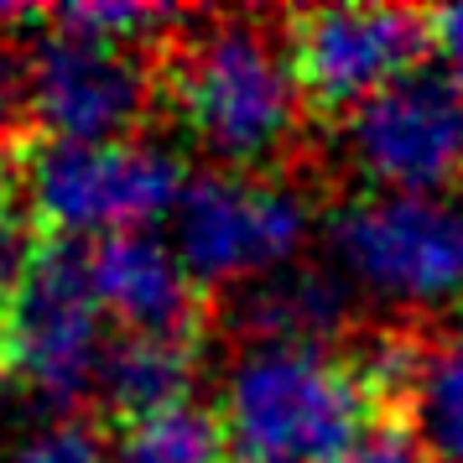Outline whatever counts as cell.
Wrapping results in <instances>:
<instances>
[{"label":"cell","instance_id":"17","mask_svg":"<svg viewBox=\"0 0 463 463\" xmlns=\"http://www.w3.org/2000/svg\"><path fill=\"white\" fill-rule=\"evenodd\" d=\"M11 26H16V16L0 11V146L26 120V52L11 37Z\"/></svg>","mask_w":463,"mask_h":463},{"label":"cell","instance_id":"10","mask_svg":"<svg viewBox=\"0 0 463 463\" xmlns=\"http://www.w3.org/2000/svg\"><path fill=\"white\" fill-rule=\"evenodd\" d=\"M89 287L105 307L109 328L120 334H193L198 281L167 234H115L84 250Z\"/></svg>","mask_w":463,"mask_h":463},{"label":"cell","instance_id":"18","mask_svg":"<svg viewBox=\"0 0 463 463\" xmlns=\"http://www.w3.org/2000/svg\"><path fill=\"white\" fill-rule=\"evenodd\" d=\"M32 266H37V250H32L26 230L16 224V219L0 213V323H5V313H11V302L22 297Z\"/></svg>","mask_w":463,"mask_h":463},{"label":"cell","instance_id":"2","mask_svg":"<svg viewBox=\"0 0 463 463\" xmlns=\"http://www.w3.org/2000/svg\"><path fill=\"white\" fill-rule=\"evenodd\" d=\"M172 115L219 172H266L292 151L302 130V79L287 32L219 16L183 37L167 73Z\"/></svg>","mask_w":463,"mask_h":463},{"label":"cell","instance_id":"9","mask_svg":"<svg viewBox=\"0 0 463 463\" xmlns=\"http://www.w3.org/2000/svg\"><path fill=\"white\" fill-rule=\"evenodd\" d=\"M427 47L432 16L406 5H317L287 22V52L307 105L338 115L421 73Z\"/></svg>","mask_w":463,"mask_h":463},{"label":"cell","instance_id":"4","mask_svg":"<svg viewBox=\"0 0 463 463\" xmlns=\"http://www.w3.org/2000/svg\"><path fill=\"white\" fill-rule=\"evenodd\" d=\"M188 188L183 156L151 136L130 141H43L26 156L22 193L32 219H43L63 245H99L115 234H141L172 219Z\"/></svg>","mask_w":463,"mask_h":463},{"label":"cell","instance_id":"8","mask_svg":"<svg viewBox=\"0 0 463 463\" xmlns=\"http://www.w3.org/2000/svg\"><path fill=\"white\" fill-rule=\"evenodd\" d=\"M338 151L364 193H448L463 172V94L453 79L411 73L344 115Z\"/></svg>","mask_w":463,"mask_h":463},{"label":"cell","instance_id":"15","mask_svg":"<svg viewBox=\"0 0 463 463\" xmlns=\"http://www.w3.org/2000/svg\"><path fill=\"white\" fill-rule=\"evenodd\" d=\"M0 463H115V442L73 411H43L0 442Z\"/></svg>","mask_w":463,"mask_h":463},{"label":"cell","instance_id":"5","mask_svg":"<svg viewBox=\"0 0 463 463\" xmlns=\"http://www.w3.org/2000/svg\"><path fill=\"white\" fill-rule=\"evenodd\" d=\"M313 198L281 172H198L167 219L172 250L198 287L245 292L307 260Z\"/></svg>","mask_w":463,"mask_h":463},{"label":"cell","instance_id":"7","mask_svg":"<svg viewBox=\"0 0 463 463\" xmlns=\"http://www.w3.org/2000/svg\"><path fill=\"white\" fill-rule=\"evenodd\" d=\"M156 109V73L136 47L52 26L26 52V120L43 141H130Z\"/></svg>","mask_w":463,"mask_h":463},{"label":"cell","instance_id":"3","mask_svg":"<svg viewBox=\"0 0 463 463\" xmlns=\"http://www.w3.org/2000/svg\"><path fill=\"white\" fill-rule=\"evenodd\" d=\"M328 266L391 313L463 307V198L359 193L328 219Z\"/></svg>","mask_w":463,"mask_h":463},{"label":"cell","instance_id":"16","mask_svg":"<svg viewBox=\"0 0 463 463\" xmlns=\"http://www.w3.org/2000/svg\"><path fill=\"white\" fill-rule=\"evenodd\" d=\"M63 32H79V37H94V43H115V47H151L162 32L172 26H188L183 11L172 5H146V0H84V5H63L47 16Z\"/></svg>","mask_w":463,"mask_h":463},{"label":"cell","instance_id":"14","mask_svg":"<svg viewBox=\"0 0 463 463\" xmlns=\"http://www.w3.org/2000/svg\"><path fill=\"white\" fill-rule=\"evenodd\" d=\"M115 463H230V458H224V438H219L213 411L188 401V406L130 421L126 438L115 442Z\"/></svg>","mask_w":463,"mask_h":463},{"label":"cell","instance_id":"12","mask_svg":"<svg viewBox=\"0 0 463 463\" xmlns=\"http://www.w3.org/2000/svg\"><path fill=\"white\" fill-rule=\"evenodd\" d=\"M396 396L427 463H463V317L427 344H406Z\"/></svg>","mask_w":463,"mask_h":463},{"label":"cell","instance_id":"1","mask_svg":"<svg viewBox=\"0 0 463 463\" xmlns=\"http://www.w3.org/2000/svg\"><path fill=\"white\" fill-rule=\"evenodd\" d=\"M370 359L338 344H234L213 421L230 463H354L375 432Z\"/></svg>","mask_w":463,"mask_h":463},{"label":"cell","instance_id":"6","mask_svg":"<svg viewBox=\"0 0 463 463\" xmlns=\"http://www.w3.org/2000/svg\"><path fill=\"white\" fill-rule=\"evenodd\" d=\"M109 344L115 334L89 287L84 250H37L22 297L0 323V375L43 411H73L84 396H99Z\"/></svg>","mask_w":463,"mask_h":463},{"label":"cell","instance_id":"11","mask_svg":"<svg viewBox=\"0 0 463 463\" xmlns=\"http://www.w3.org/2000/svg\"><path fill=\"white\" fill-rule=\"evenodd\" d=\"M349 302L354 292L328 260H297L234 292L240 344H334L349 323Z\"/></svg>","mask_w":463,"mask_h":463},{"label":"cell","instance_id":"20","mask_svg":"<svg viewBox=\"0 0 463 463\" xmlns=\"http://www.w3.org/2000/svg\"><path fill=\"white\" fill-rule=\"evenodd\" d=\"M432 47L442 52L448 79H453V89L463 94V5H453V11L432 16Z\"/></svg>","mask_w":463,"mask_h":463},{"label":"cell","instance_id":"19","mask_svg":"<svg viewBox=\"0 0 463 463\" xmlns=\"http://www.w3.org/2000/svg\"><path fill=\"white\" fill-rule=\"evenodd\" d=\"M354 463H427V453L417 448V438L396 427V421H380L375 432L364 438V448L354 453Z\"/></svg>","mask_w":463,"mask_h":463},{"label":"cell","instance_id":"13","mask_svg":"<svg viewBox=\"0 0 463 463\" xmlns=\"http://www.w3.org/2000/svg\"><path fill=\"white\" fill-rule=\"evenodd\" d=\"M198 344L193 334H120L109 344L99 396L126 421L188 406L198 385Z\"/></svg>","mask_w":463,"mask_h":463}]
</instances>
